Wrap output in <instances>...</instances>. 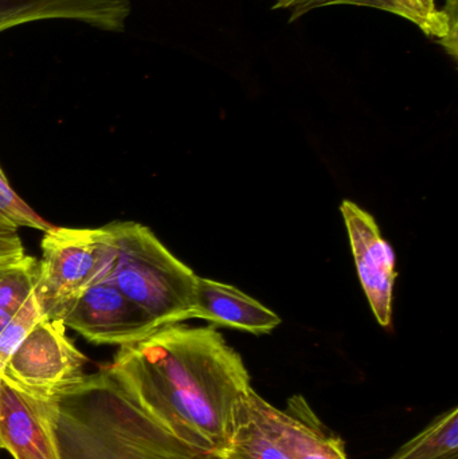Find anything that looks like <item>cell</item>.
I'll return each instance as SVG.
<instances>
[{"mask_svg": "<svg viewBox=\"0 0 458 459\" xmlns=\"http://www.w3.org/2000/svg\"><path fill=\"white\" fill-rule=\"evenodd\" d=\"M0 450H2V449H0Z\"/></svg>", "mask_w": 458, "mask_h": 459, "instance_id": "ffe728a7", "label": "cell"}, {"mask_svg": "<svg viewBox=\"0 0 458 459\" xmlns=\"http://www.w3.org/2000/svg\"><path fill=\"white\" fill-rule=\"evenodd\" d=\"M341 215L349 232L358 275L376 321L387 328L393 317L395 253L382 237L376 220L351 201H344Z\"/></svg>", "mask_w": 458, "mask_h": 459, "instance_id": "52a82bcc", "label": "cell"}, {"mask_svg": "<svg viewBox=\"0 0 458 459\" xmlns=\"http://www.w3.org/2000/svg\"><path fill=\"white\" fill-rule=\"evenodd\" d=\"M390 459H458V407L436 417Z\"/></svg>", "mask_w": 458, "mask_h": 459, "instance_id": "9a60e30c", "label": "cell"}, {"mask_svg": "<svg viewBox=\"0 0 458 459\" xmlns=\"http://www.w3.org/2000/svg\"><path fill=\"white\" fill-rule=\"evenodd\" d=\"M22 255H24V247L18 234H0V259Z\"/></svg>", "mask_w": 458, "mask_h": 459, "instance_id": "ac0fdd59", "label": "cell"}, {"mask_svg": "<svg viewBox=\"0 0 458 459\" xmlns=\"http://www.w3.org/2000/svg\"><path fill=\"white\" fill-rule=\"evenodd\" d=\"M0 449L13 459H59L45 399L0 377Z\"/></svg>", "mask_w": 458, "mask_h": 459, "instance_id": "9c48e42d", "label": "cell"}, {"mask_svg": "<svg viewBox=\"0 0 458 459\" xmlns=\"http://www.w3.org/2000/svg\"><path fill=\"white\" fill-rule=\"evenodd\" d=\"M42 317L37 299L31 296L10 324L0 332V374L10 356L15 352L16 348L26 339L29 332Z\"/></svg>", "mask_w": 458, "mask_h": 459, "instance_id": "e0dca14e", "label": "cell"}, {"mask_svg": "<svg viewBox=\"0 0 458 459\" xmlns=\"http://www.w3.org/2000/svg\"><path fill=\"white\" fill-rule=\"evenodd\" d=\"M39 262L32 256L0 259V332L34 296Z\"/></svg>", "mask_w": 458, "mask_h": 459, "instance_id": "5bb4252c", "label": "cell"}, {"mask_svg": "<svg viewBox=\"0 0 458 459\" xmlns=\"http://www.w3.org/2000/svg\"><path fill=\"white\" fill-rule=\"evenodd\" d=\"M247 399L290 459H349L343 439L323 425L303 395L288 399L285 410L269 403L253 387Z\"/></svg>", "mask_w": 458, "mask_h": 459, "instance_id": "ba28073f", "label": "cell"}, {"mask_svg": "<svg viewBox=\"0 0 458 459\" xmlns=\"http://www.w3.org/2000/svg\"><path fill=\"white\" fill-rule=\"evenodd\" d=\"M107 369L169 433L214 458L252 388L241 355L212 326H164L120 347Z\"/></svg>", "mask_w": 458, "mask_h": 459, "instance_id": "6da1fadb", "label": "cell"}, {"mask_svg": "<svg viewBox=\"0 0 458 459\" xmlns=\"http://www.w3.org/2000/svg\"><path fill=\"white\" fill-rule=\"evenodd\" d=\"M196 318L209 321L212 328H231L249 333L268 334L281 324L273 310L245 294L236 286L198 278Z\"/></svg>", "mask_w": 458, "mask_h": 459, "instance_id": "8fae6325", "label": "cell"}, {"mask_svg": "<svg viewBox=\"0 0 458 459\" xmlns=\"http://www.w3.org/2000/svg\"><path fill=\"white\" fill-rule=\"evenodd\" d=\"M336 4L365 5L402 16L449 50L445 15L443 10H437L435 0H279L273 8L289 10L290 22H293L309 11Z\"/></svg>", "mask_w": 458, "mask_h": 459, "instance_id": "7c38bea8", "label": "cell"}, {"mask_svg": "<svg viewBox=\"0 0 458 459\" xmlns=\"http://www.w3.org/2000/svg\"><path fill=\"white\" fill-rule=\"evenodd\" d=\"M19 228L46 232L54 226L39 217L11 188L5 175H0V234H15Z\"/></svg>", "mask_w": 458, "mask_h": 459, "instance_id": "2e32d148", "label": "cell"}, {"mask_svg": "<svg viewBox=\"0 0 458 459\" xmlns=\"http://www.w3.org/2000/svg\"><path fill=\"white\" fill-rule=\"evenodd\" d=\"M0 175H4V172H3L2 167H0Z\"/></svg>", "mask_w": 458, "mask_h": 459, "instance_id": "d6986e66", "label": "cell"}, {"mask_svg": "<svg viewBox=\"0 0 458 459\" xmlns=\"http://www.w3.org/2000/svg\"><path fill=\"white\" fill-rule=\"evenodd\" d=\"M131 13L132 0H0V32L42 21H75L121 32Z\"/></svg>", "mask_w": 458, "mask_h": 459, "instance_id": "30bf717a", "label": "cell"}, {"mask_svg": "<svg viewBox=\"0 0 458 459\" xmlns=\"http://www.w3.org/2000/svg\"><path fill=\"white\" fill-rule=\"evenodd\" d=\"M61 320L97 345L136 344L160 329L109 281L89 286Z\"/></svg>", "mask_w": 458, "mask_h": 459, "instance_id": "8992f818", "label": "cell"}, {"mask_svg": "<svg viewBox=\"0 0 458 459\" xmlns=\"http://www.w3.org/2000/svg\"><path fill=\"white\" fill-rule=\"evenodd\" d=\"M112 246L108 280L159 328L196 318L199 275L177 258L152 230L137 222L104 226Z\"/></svg>", "mask_w": 458, "mask_h": 459, "instance_id": "3957f363", "label": "cell"}, {"mask_svg": "<svg viewBox=\"0 0 458 459\" xmlns=\"http://www.w3.org/2000/svg\"><path fill=\"white\" fill-rule=\"evenodd\" d=\"M86 356L62 320L42 317L10 356L0 377L40 399H51L85 377Z\"/></svg>", "mask_w": 458, "mask_h": 459, "instance_id": "5b68a950", "label": "cell"}, {"mask_svg": "<svg viewBox=\"0 0 458 459\" xmlns=\"http://www.w3.org/2000/svg\"><path fill=\"white\" fill-rule=\"evenodd\" d=\"M34 296L43 317L61 320L70 305L94 283L105 282L112 246L105 228H56L45 232Z\"/></svg>", "mask_w": 458, "mask_h": 459, "instance_id": "277c9868", "label": "cell"}, {"mask_svg": "<svg viewBox=\"0 0 458 459\" xmlns=\"http://www.w3.org/2000/svg\"><path fill=\"white\" fill-rule=\"evenodd\" d=\"M45 401L59 459H215L153 420L107 368Z\"/></svg>", "mask_w": 458, "mask_h": 459, "instance_id": "7a4b0ae2", "label": "cell"}, {"mask_svg": "<svg viewBox=\"0 0 458 459\" xmlns=\"http://www.w3.org/2000/svg\"><path fill=\"white\" fill-rule=\"evenodd\" d=\"M250 390V388H249ZM217 459H290L247 399H239L228 444Z\"/></svg>", "mask_w": 458, "mask_h": 459, "instance_id": "4fadbf2b", "label": "cell"}]
</instances>
